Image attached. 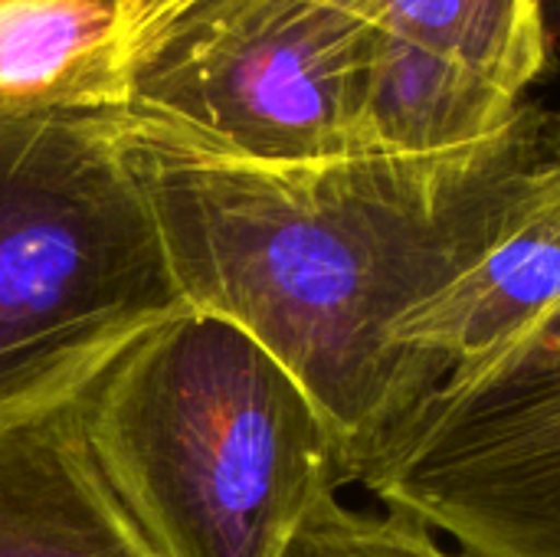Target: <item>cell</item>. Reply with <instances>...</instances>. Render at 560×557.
<instances>
[{
    "label": "cell",
    "mask_w": 560,
    "mask_h": 557,
    "mask_svg": "<svg viewBox=\"0 0 560 557\" xmlns=\"http://www.w3.org/2000/svg\"><path fill=\"white\" fill-rule=\"evenodd\" d=\"M0 557H158L102 479L75 401L0 423Z\"/></svg>",
    "instance_id": "7"
},
{
    "label": "cell",
    "mask_w": 560,
    "mask_h": 557,
    "mask_svg": "<svg viewBox=\"0 0 560 557\" xmlns=\"http://www.w3.org/2000/svg\"><path fill=\"white\" fill-rule=\"evenodd\" d=\"M89 453L158 557H282L351 486L302 384L243 328L184 309L79 397Z\"/></svg>",
    "instance_id": "2"
},
{
    "label": "cell",
    "mask_w": 560,
    "mask_h": 557,
    "mask_svg": "<svg viewBox=\"0 0 560 557\" xmlns=\"http://www.w3.org/2000/svg\"><path fill=\"white\" fill-rule=\"evenodd\" d=\"M128 135L187 309L233 322L302 384L351 483L427 397L404 322L560 181L558 121L538 102L443 154L246 164Z\"/></svg>",
    "instance_id": "1"
},
{
    "label": "cell",
    "mask_w": 560,
    "mask_h": 557,
    "mask_svg": "<svg viewBox=\"0 0 560 557\" xmlns=\"http://www.w3.org/2000/svg\"><path fill=\"white\" fill-rule=\"evenodd\" d=\"M558 299L560 181L505 240L404 322L400 345L430 397L456 368L505 345Z\"/></svg>",
    "instance_id": "8"
},
{
    "label": "cell",
    "mask_w": 560,
    "mask_h": 557,
    "mask_svg": "<svg viewBox=\"0 0 560 557\" xmlns=\"http://www.w3.org/2000/svg\"><path fill=\"white\" fill-rule=\"evenodd\" d=\"M555 121H558V138H560V112H555Z\"/></svg>",
    "instance_id": "12"
},
{
    "label": "cell",
    "mask_w": 560,
    "mask_h": 557,
    "mask_svg": "<svg viewBox=\"0 0 560 557\" xmlns=\"http://www.w3.org/2000/svg\"><path fill=\"white\" fill-rule=\"evenodd\" d=\"M374 26L325 0H180L141 43L135 131L246 164L358 154Z\"/></svg>",
    "instance_id": "4"
},
{
    "label": "cell",
    "mask_w": 560,
    "mask_h": 557,
    "mask_svg": "<svg viewBox=\"0 0 560 557\" xmlns=\"http://www.w3.org/2000/svg\"><path fill=\"white\" fill-rule=\"evenodd\" d=\"M184 309L125 118H0V423L75 401Z\"/></svg>",
    "instance_id": "3"
},
{
    "label": "cell",
    "mask_w": 560,
    "mask_h": 557,
    "mask_svg": "<svg viewBox=\"0 0 560 557\" xmlns=\"http://www.w3.org/2000/svg\"><path fill=\"white\" fill-rule=\"evenodd\" d=\"M528 98L404 36L374 30L358 154H443L515 125Z\"/></svg>",
    "instance_id": "9"
},
{
    "label": "cell",
    "mask_w": 560,
    "mask_h": 557,
    "mask_svg": "<svg viewBox=\"0 0 560 557\" xmlns=\"http://www.w3.org/2000/svg\"><path fill=\"white\" fill-rule=\"evenodd\" d=\"M180 0H0V118L121 112L141 43Z\"/></svg>",
    "instance_id": "6"
},
{
    "label": "cell",
    "mask_w": 560,
    "mask_h": 557,
    "mask_svg": "<svg viewBox=\"0 0 560 557\" xmlns=\"http://www.w3.org/2000/svg\"><path fill=\"white\" fill-rule=\"evenodd\" d=\"M374 30L459 59L502 89L525 92L551 69L545 0H325Z\"/></svg>",
    "instance_id": "10"
},
{
    "label": "cell",
    "mask_w": 560,
    "mask_h": 557,
    "mask_svg": "<svg viewBox=\"0 0 560 557\" xmlns=\"http://www.w3.org/2000/svg\"><path fill=\"white\" fill-rule=\"evenodd\" d=\"M361 486L463 557H560V299L430 391Z\"/></svg>",
    "instance_id": "5"
},
{
    "label": "cell",
    "mask_w": 560,
    "mask_h": 557,
    "mask_svg": "<svg viewBox=\"0 0 560 557\" xmlns=\"http://www.w3.org/2000/svg\"><path fill=\"white\" fill-rule=\"evenodd\" d=\"M282 557H463L450 555L423 522L384 509L368 515L345 509L338 496L322 499L302 522Z\"/></svg>",
    "instance_id": "11"
}]
</instances>
